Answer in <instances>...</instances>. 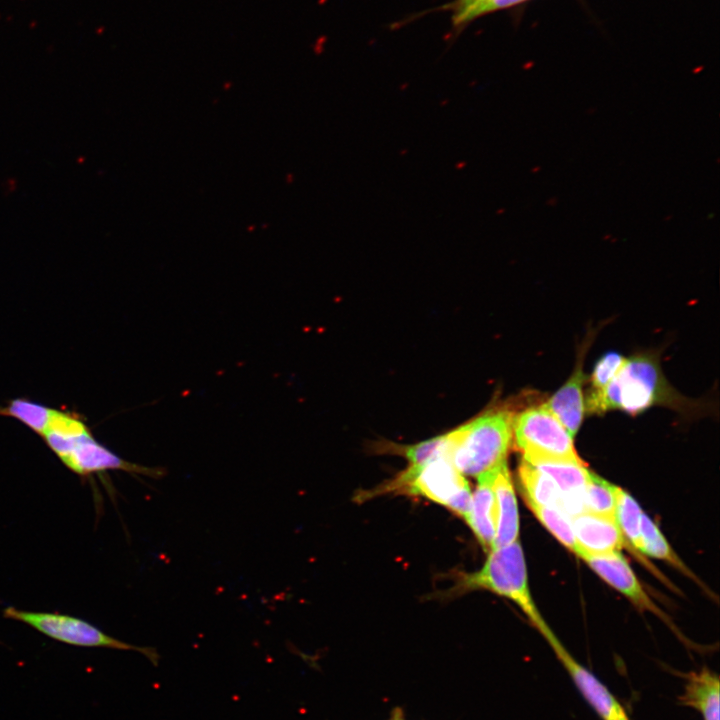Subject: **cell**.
<instances>
[{"label": "cell", "instance_id": "cell-1", "mask_svg": "<svg viewBox=\"0 0 720 720\" xmlns=\"http://www.w3.org/2000/svg\"><path fill=\"white\" fill-rule=\"evenodd\" d=\"M653 406L679 411L695 409L696 403L684 398L667 382L654 355L638 354L626 359L612 381L600 392L588 393L585 411L603 414L622 410L635 415Z\"/></svg>", "mask_w": 720, "mask_h": 720}, {"label": "cell", "instance_id": "cell-2", "mask_svg": "<svg viewBox=\"0 0 720 720\" xmlns=\"http://www.w3.org/2000/svg\"><path fill=\"white\" fill-rule=\"evenodd\" d=\"M474 590H487L513 601L541 635L550 629L532 598L519 540L491 549L479 570L457 575L449 593L459 595Z\"/></svg>", "mask_w": 720, "mask_h": 720}, {"label": "cell", "instance_id": "cell-3", "mask_svg": "<svg viewBox=\"0 0 720 720\" xmlns=\"http://www.w3.org/2000/svg\"><path fill=\"white\" fill-rule=\"evenodd\" d=\"M513 413L492 410L448 432V459L464 476L478 477L506 461Z\"/></svg>", "mask_w": 720, "mask_h": 720}, {"label": "cell", "instance_id": "cell-4", "mask_svg": "<svg viewBox=\"0 0 720 720\" xmlns=\"http://www.w3.org/2000/svg\"><path fill=\"white\" fill-rule=\"evenodd\" d=\"M400 493L425 497L465 520L472 491L463 474L444 456L421 465H409L393 480L362 497Z\"/></svg>", "mask_w": 720, "mask_h": 720}, {"label": "cell", "instance_id": "cell-5", "mask_svg": "<svg viewBox=\"0 0 720 720\" xmlns=\"http://www.w3.org/2000/svg\"><path fill=\"white\" fill-rule=\"evenodd\" d=\"M512 430L522 459L531 464L583 462L575 450L573 436L544 404L514 416Z\"/></svg>", "mask_w": 720, "mask_h": 720}, {"label": "cell", "instance_id": "cell-6", "mask_svg": "<svg viewBox=\"0 0 720 720\" xmlns=\"http://www.w3.org/2000/svg\"><path fill=\"white\" fill-rule=\"evenodd\" d=\"M3 615L22 622L56 641L80 647H101L143 654L154 666L160 655L153 647L136 646L111 637L93 624L66 614L6 607Z\"/></svg>", "mask_w": 720, "mask_h": 720}, {"label": "cell", "instance_id": "cell-7", "mask_svg": "<svg viewBox=\"0 0 720 720\" xmlns=\"http://www.w3.org/2000/svg\"><path fill=\"white\" fill-rule=\"evenodd\" d=\"M41 437L68 469L81 476L109 470H122L153 478L165 474L161 468L146 467L124 460L99 443L90 429L75 434L45 433Z\"/></svg>", "mask_w": 720, "mask_h": 720}, {"label": "cell", "instance_id": "cell-8", "mask_svg": "<svg viewBox=\"0 0 720 720\" xmlns=\"http://www.w3.org/2000/svg\"><path fill=\"white\" fill-rule=\"evenodd\" d=\"M606 583L626 596L636 607L671 624L664 611L650 598L620 551L584 554L580 557Z\"/></svg>", "mask_w": 720, "mask_h": 720}, {"label": "cell", "instance_id": "cell-9", "mask_svg": "<svg viewBox=\"0 0 720 720\" xmlns=\"http://www.w3.org/2000/svg\"><path fill=\"white\" fill-rule=\"evenodd\" d=\"M542 636L547 640L577 688L602 720H629L625 710L609 690L573 658L551 629Z\"/></svg>", "mask_w": 720, "mask_h": 720}, {"label": "cell", "instance_id": "cell-10", "mask_svg": "<svg viewBox=\"0 0 720 720\" xmlns=\"http://www.w3.org/2000/svg\"><path fill=\"white\" fill-rule=\"evenodd\" d=\"M570 521L579 546V558L584 554L629 550L616 518L583 510L572 515Z\"/></svg>", "mask_w": 720, "mask_h": 720}, {"label": "cell", "instance_id": "cell-11", "mask_svg": "<svg viewBox=\"0 0 720 720\" xmlns=\"http://www.w3.org/2000/svg\"><path fill=\"white\" fill-rule=\"evenodd\" d=\"M496 468L477 477V485L471 494L468 514L464 520L487 553L492 549L497 527L496 497L493 488Z\"/></svg>", "mask_w": 720, "mask_h": 720}, {"label": "cell", "instance_id": "cell-12", "mask_svg": "<svg viewBox=\"0 0 720 720\" xmlns=\"http://www.w3.org/2000/svg\"><path fill=\"white\" fill-rule=\"evenodd\" d=\"M493 488L496 497L497 527L492 549L519 540L517 499L506 461L496 468Z\"/></svg>", "mask_w": 720, "mask_h": 720}, {"label": "cell", "instance_id": "cell-13", "mask_svg": "<svg viewBox=\"0 0 720 720\" xmlns=\"http://www.w3.org/2000/svg\"><path fill=\"white\" fill-rule=\"evenodd\" d=\"M579 360L569 379L544 404L573 437L577 434L585 414L583 386L586 376L582 368L583 358Z\"/></svg>", "mask_w": 720, "mask_h": 720}, {"label": "cell", "instance_id": "cell-14", "mask_svg": "<svg viewBox=\"0 0 720 720\" xmlns=\"http://www.w3.org/2000/svg\"><path fill=\"white\" fill-rule=\"evenodd\" d=\"M642 514L643 511L637 501L628 492L619 487L615 518L628 543L629 551L660 580L672 588L673 586L670 585L667 579L643 557L640 529Z\"/></svg>", "mask_w": 720, "mask_h": 720}, {"label": "cell", "instance_id": "cell-15", "mask_svg": "<svg viewBox=\"0 0 720 720\" xmlns=\"http://www.w3.org/2000/svg\"><path fill=\"white\" fill-rule=\"evenodd\" d=\"M719 690L718 676L703 668L688 675L685 692L680 699L685 705L697 709L704 720H719Z\"/></svg>", "mask_w": 720, "mask_h": 720}, {"label": "cell", "instance_id": "cell-16", "mask_svg": "<svg viewBox=\"0 0 720 720\" xmlns=\"http://www.w3.org/2000/svg\"><path fill=\"white\" fill-rule=\"evenodd\" d=\"M518 476L527 505L561 508V492L549 474L522 459L518 468Z\"/></svg>", "mask_w": 720, "mask_h": 720}, {"label": "cell", "instance_id": "cell-17", "mask_svg": "<svg viewBox=\"0 0 720 720\" xmlns=\"http://www.w3.org/2000/svg\"><path fill=\"white\" fill-rule=\"evenodd\" d=\"M642 554L661 559L678 569L687 577L697 581V577L689 570L673 551L672 547L659 530L658 526L644 512L641 517Z\"/></svg>", "mask_w": 720, "mask_h": 720}, {"label": "cell", "instance_id": "cell-18", "mask_svg": "<svg viewBox=\"0 0 720 720\" xmlns=\"http://www.w3.org/2000/svg\"><path fill=\"white\" fill-rule=\"evenodd\" d=\"M619 487L589 472L583 491V510L615 518Z\"/></svg>", "mask_w": 720, "mask_h": 720}, {"label": "cell", "instance_id": "cell-19", "mask_svg": "<svg viewBox=\"0 0 720 720\" xmlns=\"http://www.w3.org/2000/svg\"><path fill=\"white\" fill-rule=\"evenodd\" d=\"M525 1L527 0H453L446 9L451 12L452 26L462 29L480 17Z\"/></svg>", "mask_w": 720, "mask_h": 720}, {"label": "cell", "instance_id": "cell-20", "mask_svg": "<svg viewBox=\"0 0 720 720\" xmlns=\"http://www.w3.org/2000/svg\"><path fill=\"white\" fill-rule=\"evenodd\" d=\"M542 525L567 549L576 556L579 546L576 541L570 517L557 506L528 505Z\"/></svg>", "mask_w": 720, "mask_h": 720}, {"label": "cell", "instance_id": "cell-21", "mask_svg": "<svg viewBox=\"0 0 720 720\" xmlns=\"http://www.w3.org/2000/svg\"><path fill=\"white\" fill-rule=\"evenodd\" d=\"M52 407L26 398H15L0 407V415L14 418L39 436L45 430Z\"/></svg>", "mask_w": 720, "mask_h": 720}, {"label": "cell", "instance_id": "cell-22", "mask_svg": "<svg viewBox=\"0 0 720 720\" xmlns=\"http://www.w3.org/2000/svg\"><path fill=\"white\" fill-rule=\"evenodd\" d=\"M449 447L448 433L419 443L397 448L410 465H421L437 457H447ZM448 458V457H447Z\"/></svg>", "mask_w": 720, "mask_h": 720}, {"label": "cell", "instance_id": "cell-23", "mask_svg": "<svg viewBox=\"0 0 720 720\" xmlns=\"http://www.w3.org/2000/svg\"><path fill=\"white\" fill-rule=\"evenodd\" d=\"M626 359L617 352H609L603 355L594 366L591 375L592 388L589 393L602 391L617 375Z\"/></svg>", "mask_w": 720, "mask_h": 720}, {"label": "cell", "instance_id": "cell-24", "mask_svg": "<svg viewBox=\"0 0 720 720\" xmlns=\"http://www.w3.org/2000/svg\"><path fill=\"white\" fill-rule=\"evenodd\" d=\"M389 720H404V719H402V718H400V717H396V718H392V719H389Z\"/></svg>", "mask_w": 720, "mask_h": 720}]
</instances>
